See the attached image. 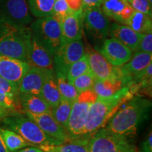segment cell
I'll list each match as a JSON object with an SVG mask.
<instances>
[{"mask_svg":"<svg viewBox=\"0 0 152 152\" xmlns=\"http://www.w3.org/2000/svg\"><path fill=\"white\" fill-rule=\"evenodd\" d=\"M133 98L130 87H122L115 94L107 97L97 96L90 106L85 123L84 135L90 136L106 127L108 121L124 103Z\"/></svg>","mask_w":152,"mask_h":152,"instance_id":"6da1fadb","label":"cell"},{"mask_svg":"<svg viewBox=\"0 0 152 152\" xmlns=\"http://www.w3.org/2000/svg\"><path fill=\"white\" fill-rule=\"evenodd\" d=\"M31 37L30 28L14 23L0 13V55L26 61Z\"/></svg>","mask_w":152,"mask_h":152,"instance_id":"7a4b0ae2","label":"cell"},{"mask_svg":"<svg viewBox=\"0 0 152 152\" xmlns=\"http://www.w3.org/2000/svg\"><path fill=\"white\" fill-rule=\"evenodd\" d=\"M150 106L151 102L149 100L141 97L132 98L124 108L118 110L110 118L106 128L114 134L125 137L133 135Z\"/></svg>","mask_w":152,"mask_h":152,"instance_id":"3957f363","label":"cell"},{"mask_svg":"<svg viewBox=\"0 0 152 152\" xmlns=\"http://www.w3.org/2000/svg\"><path fill=\"white\" fill-rule=\"evenodd\" d=\"M4 128L16 132L32 145H57L61 142L47 135L24 113L9 115L1 120Z\"/></svg>","mask_w":152,"mask_h":152,"instance_id":"277c9868","label":"cell"},{"mask_svg":"<svg viewBox=\"0 0 152 152\" xmlns=\"http://www.w3.org/2000/svg\"><path fill=\"white\" fill-rule=\"evenodd\" d=\"M97 98L93 90L79 93L74 101L66 130L73 138L84 137L87 118L90 106Z\"/></svg>","mask_w":152,"mask_h":152,"instance_id":"5b68a950","label":"cell"},{"mask_svg":"<svg viewBox=\"0 0 152 152\" xmlns=\"http://www.w3.org/2000/svg\"><path fill=\"white\" fill-rule=\"evenodd\" d=\"M30 29L32 34L48 47L54 54L62 45L61 20L53 15L38 18L32 23Z\"/></svg>","mask_w":152,"mask_h":152,"instance_id":"8992f818","label":"cell"},{"mask_svg":"<svg viewBox=\"0 0 152 152\" xmlns=\"http://www.w3.org/2000/svg\"><path fill=\"white\" fill-rule=\"evenodd\" d=\"M127 137L102 128L90 136L88 141L89 152H123L132 147Z\"/></svg>","mask_w":152,"mask_h":152,"instance_id":"52a82bcc","label":"cell"},{"mask_svg":"<svg viewBox=\"0 0 152 152\" xmlns=\"http://www.w3.org/2000/svg\"><path fill=\"white\" fill-rule=\"evenodd\" d=\"M83 27L87 35L95 42L104 41L109 35L111 24L101 7H83Z\"/></svg>","mask_w":152,"mask_h":152,"instance_id":"ba28073f","label":"cell"},{"mask_svg":"<svg viewBox=\"0 0 152 152\" xmlns=\"http://www.w3.org/2000/svg\"><path fill=\"white\" fill-rule=\"evenodd\" d=\"M85 53L81 39L63 44L54 54V71L66 74L68 68Z\"/></svg>","mask_w":152,"mask_h":152,"instance_id":"9c48e42d","label":"cell"},{"mask_svg":"<svg viewBox=\"0 0 152 152\" xmlns=\"http://www.w3.org/2000/svg\"><path fill=\"white\" fill-rule=\"evenodd\" d=\"M37 124L45 134L57 141L64 143L73 139L66 128L56 122L52 113L34 114L30 112H24Z\"/></svg>","mask_w":152,"mask_h":152,"instance_id":"30bf717a","label":"cell"},{"mask_svg":"<svg viewBox=\"0 0 152 152\" xmlns=\"http://www.w3.org/2000/svg\"><path fill=\"white\" fill-rule=\"evenodd\" d=\"M26 62L30 66L54 71V54L32 34Z\"/></svg>","mask_w":152,"mask_h":152,"instance_id":"8fae6325","label":"cell"},{"mask_svg":"<svg viewBox=\"0 0 152 152\" xmlns=\"http://www.w3.org/2000/svg\"><path fill=\"white\" fill-rule=\"evenodd\" d=\"M85 54L88 59L90 71L96 80H103L123 77L120 73L119 68L112 66L98 51L88 47Z\"/></svg>","mask_w":152,"mask_h":152,"instance_id":"7c38bea8","label":"cell"},{"mask_svg":"<svg viewBox=\"0 0 152 152\" xmlns=\"http://www.w3.org/2000/svg\"><path fill=\"white\" fill-rule=\"evenodd\" d=\"M98 52L115 67H121L132 56V51L117 40L111 37L105 39Z\"/></svg>","mask_w":152,"mask_h":152,"instance_id":"4fadbf2b","label":"cell"},{"mask_svg":"<svg viewBox=\"0 0 152 152\" xmlns=\"http://www.w3.org/2000/svg\"><path fill=\"white\" fill-rule=\"evenodd\" d=\"M0 13L19 26H27L33 20L26 0H0Z\"/></svg>","mask_w":152,"mask_h":152,"instance_id":"5bb4252c","label":"cell"},{"mask_svg":"<svg viewBox=\"0 0 152 152\" xmlns=\"http://www.w3.org/2000/svg\"><path fill=\"white\" fill-rule=\"evenodd\" d=\"M83 18L84 12L83 8L61 20L62 45L81 39L84 30Z\"/></svg>","mask_w":152,"mask_h":152,"instance_id":"9a60e30c","label":"cell"},{"mask_svg":"<svg viewBox=\"0 0 152 152\" xmlns=\"http://www.w3.org/2000/svg\"><path fill=\"white\" fill-rule=\"evenodd\" d=\"M49 71L50 70L30 66L19 83V93L41 96L42 87Z\"/></svg>","mask_w":152,"mask_h":152,"instance_id":"2e32d148","label":"cell"},{"mask_svg":"<svg viewBox=\"0 0 152 152\" xmlns=\"http://www.w3.org/2000/svg\"><path fill=\"white\" fill-rule=\"evenodd\" d=\"M30 66L25 61L0 55V77L19 84Z\"/></svg>","mask_w":152,"mask_h":152,"instance_id":"e0dca14e","label":"cell"},{"mask_svg":"<svg viewBox=\"0 0 152 152\" xmlns=\"http://www.w3.org/2000/svg\"><path fill=\"white\" fill-rule=\"evenodd\" d=\"M101 8L108 18L125 25L134 11L128 0H103Z\"/></svg>","mask_w":152,"mask_h":152,"instance_id":"ac0fdd59","label":"cell"},{"mask_svg":"<svg viewBox=\"0 0 152 152\" xmlns=\"http://www.w3.org/2000/svg\"><path fill=\"white\" fill-rule=\"evenodd\" d=\"M152 63V53L135 52L126 64L119 68L120 73L125 82L127 79L132 78L133 76L145 69Z\"/></svg>","mask_w":152,"mask_h":152,"instance_id":"d6986e66","label":"cell"},{"mask_svg":"<svg viewBox=\"0 0 152 152\" xmlns=\"http://www.w3.org/2000/svg\"><path fill=\"white\" fill-rule=\"evenodd\" d=\"M109 35L128 47L132 52L135 51L142 37V34L137 33L129 26L117 23L110 26Z\"/></svg>","mask_w":152,"mask_h":152,"instance_id":"ffe728a7","label":"cell"},{"mask_svg":"<svg viewBox=\"0 0 152 152\" xmlns=\"http://www.w3.org/2000/svg\"><path fill=\"white\" fill-rule=\"evenodd\" d=\"M19 101L23 111L34 114L52 113V108L41 96L19 93Z\"/></svg>","mask_w":152,"mask_h":152,"instance_id":"44dd1931","label":"cell"},{"mask_svg":"<svg viewBox=\"0 0 152 152\" xmlns=\"http://www.w3.org/2000/svg\"><path fill=\"white\" fill-rule=\"evenodd\" d=\"M41 96L52 109L59 103L61 96L56 82L54 71H49L41 90Z\"/></svg>","mask_w":152,"mask_h":152,"instance_id":"7402d4cb","label":"cell"},{"mask_svg":"<svg viewBox=\"0 0 152 152\" xmlns=\"http://www.w3.org/2000/svg\"><path fill=\"white\" fill-rule=\"evenodd\" d=\"M90 137H75L57 145L42 146L39 149L45 152H89L88 141Z\"/></svg>","mask_w":152,"mask_h":152,"instance_id":"603a6c76","label":"cell"},{"mask_svg":"<svg viewBox=\"0 0 152 152\" xmlns=\"http://www.w3.org/2000/svg\"><path fill=\"white\" fill-rule=\"evenodd\" d=\"M125 83L123 77L106 79L103 80H96L92 90L99 97L110 96L122 88Z\"/></svg>","mask_w":152,"mask_h":152,"instance_id":"cb8c5ba5","label":"cell"},{"mask_svg":"<svg viewBox=\"0 0 152 152\" xmlns=\"http://www.w3.org/2000/svg\"><path fill=\"white\" fill-rule=\"evenodd\" d=\"M151 17L140 11H134L125 25L138 33H152Z\"/></svg>","mask_w":152,"mask_h":152,"instance_id":"d4e9b609","label":"cell"},{"mask_svg":"<svg viewBox=\"0 0 152 152\" xmlns=\"http://www.w3.org/2000/svg\"><path fill=\"white\" fill-rule=\"evenodd\" d=\"M0 132L4 143L9 152H18L25 147L33 146L14 131L1 127Z\"/></svg>","mask_w":152,"mask_h":152,"instance_id":"484cf974","label":"cell"},{"mask_svg":"<svg viewBox=\"0 0 152 152\" xmlns=\"http://www.w3.org/2000/svg\"><path fill=\"white\" fill-rule=\"evenodd\" d=\"M73 102L66 99H61L59 103L52 109V115L58 124L64 128H67V125L71 114L72 105Z\"/></svg>","mask_w":152,"mask_h":152,"instance_id":"4316f807","label":"cell"},{"mask_svg":"<svg viewBox=\"0 0 152 152\" xmlns=\"http://www.w3.org/2000/svg\"><path fill=\"white\" fill-rule=\"evenodd\" d=\"M55 73H56L57 85L61 97L74 102L78 96L79 92L74 87L73 84L68 81L66 74L61 72H55Z\"/></svg>","mask_w":152,"mask_h":152,"instance_id":"83f0119b","label":"cell"},{"mask_svg":"<svg viewBox=\"0 0 152 152\" xmlns=\"http://www.w3.org/2000/svg\"><path fill=\"white\" fill-rule=\"evenodd\" d=\"M55 0H28V7L33 16L42 18L53 14Z\"/></svg>","mask_w":152,"mask_h":152,"instance_id":"f1b7e54d","label":"cell"},{"mask_svg":"<svg viewBox=\"0 0 152 152\" xmlns=\"http://www.w3.org/2000/svg\"><path fill=\"white\" fill-rule=\"evenodd\" d=\"M90 71V68L88 59H87L86 54L85 53V54L78 61L73 63L72 65L69 66L66 71V78L68 81L71 83L76 77Z\"/></svg>","mask_w":152,"mask_h":152,"instance_id":"f546056e","label":"cell"},{"mask_svg":"<svg viewBox=\"0 0 152 152\" xmlns=\"http://www.w3.org/2000/svg\"><path fill=\"white\" fill-rule=\"evenodd\" d=\"M96 78L92 71H90L74 79L71 83L77 92L80 93L88 90H92Z\"/></svg>","mask_w":152,"mask_h":152,"instance_id":"4dcf8cb0","label":"cell"},{"mask_svg":"<svg viewBox=\"0 0 152 152\" xmlns=\"http://www.w3.org/2000/svg\"><path fill=\"white\" fill-rule=\"evenodd\" d=\"M72 13L73 12L69 8L66 0H55L53 7V16L61 20Z\"/></svg>","mask_w":152,"mask_h":152,"instance_id":"1f68e13d","label":"cell"},{"mask_svg":"<svg viewBox=\"0 0 152 152\" xmlns=\"http://www.w3.org/2000/svg\"><path fill=\"white\" fill-rule=\"evenodd\" d=\"M0 94H7L18 96V84L0 77Z\"/></svg>","mask_w":152,"mask_h":152,"instance_id":"d6a6232c","label":"cell"},{"mask_svg":"<svg viewBox=\"0 0 152 152\" xmlns=\"http://www.w3.org/2000/svg\"><path fill=\"white\" fill-rule=\"evenodd\" d=\"M128 2L134 11L152 16V4L149 0H128Z\"/></svg>","mask_w":152,"mask_h":152,"instance_id":"836d02e7","label":"cell"},{"mask_svg":"<svg viewBox=\"0 0 152 152\" xmlns=\"http://www.w3.org/2000/svg\"><path fill=\"white\" fill-rule=\"evenodd\" d=\"M139 52L152 53V33L142 34L140 42L134 52Z\"/></svg>","mask_w":152,"mask_h":152,"instance_id":"e575fe53","label":"cell"},{"mask_svg":"<svg viewBox=\"0 0 152 152\" xmlns=\"http://www.w3.org/2000/svg\"><path fill=\"white\" fill-rule=\"evenodd\" d=\"M66 1L73 12H76L83 9V4L82 0H66Z\"/></svg>","mask_w":152,"mask_h":152,"instance_id":"d590c367","label":"cell"},{"mask_svg":"<svg viewBox=\"0 0 152 152\" xmlns=\"http://www.w3.org/2000/svg\"><path fill=\"white\" fill-rule=\"evenodd\" d=\"M142 152H152V132L148 134L142 146Z\"/></svg>","mask_w":152,"mask_h":152,"instance_id":"8d00e7d4","label":"cell"},{"mask_svg":"<svg viewBox=\"0 0 152 152\" xmlns=\"http://www.w3.org/2000/svg\"><path fill=\"white\" fill-rule=\"evenodd\" d=\"M83 7H101L103 0H82Z\"/></svg>","mask_w":152,"mask_h":152,"instance_id":"74e56055","label":"cell"},{"mask_svg":"<svg viewBox=\"0 0 152 152\" xmlns=\"http://www.w3.org/2000/svg\"><path fill=\"white\" fill-rule=\"evenodd\" d=\"M18 152H45V151H44L43 150L39 149V148L30 147L25 148L23 149L20 150V151Z\"/></svg>","mask_w":152,"mask_h":152,"instance_id":"f35d334b","label":"cell"},{"mask_svg":"<svg viewBox=\"0 0 152 152\" xmlns=\"http://www.w3.org/2000/svg\"><path fill=\"white\" fill-rule=\"evenodd\" d=\"M0 130H1V126H0ZM0 152H9L6 147L4 143L2 140L1 135V132H0Z\"/></svg>","mask_w":152,"mask_h":152,"instance_id":"ab89813d","label":"cell"},{"mask_svg":"<svg viewBox=\"0 0 152 152\" xmlns=\"http://www.w3.org/2000/svg\"><path fill=\"white\" fill-rule=\"evenodd\" d=\"M9 115H11V114L10 113H9V112L0 111V121L2 120L3 118H4L5 117L9 116Z\"/></svg>","mask_w":152,"mask_h":152,"instance_id":"60d3db41","label":"cell"},{"mask_svg":"<svg viewBox=\"0 0 152 152\" xmlns=\"http://www.w3.org/2000/svg\"><path fill=\"white\" fill-rule=\"evenodd\" d=\"M123 152H137V149H135V147H134V146H132L130 148H129L128 149H127L126 151Z\"/></svg>","mask_w":152,"mask_h":152,"instance_id":"b9f144b4","label":"cell"},{"mask_svg":"<svg viewBox=\"0 0 152 152\" xmlns=\"http://www.w3.org/2000/svg\"><path fill=\"white\" fill-rule=\"evenodd\" d=\"M0 111H7V112H9V113H10L11 115H14V113H12V112H11V111H9V110H8V109H5V108H4V107H2V106H1V105H0Z\"/></svg>","mask_w":152,"mask_h":152,"instance_id":"7bdbcfd3","label":"cell"},{"mask_svg":"<svg viewBox=\"0 0 152 152\" xmlns=\"http://www.w3.org/2000/svg\"><path fill=\"white\" fill-rule=\"evenodd\" d=\"M137 152H138V151H137Z\"/></svg>","mask_w":152,"mask_h":152,"instance_id":"ee69618b","label":"cell"}]
</instances>
